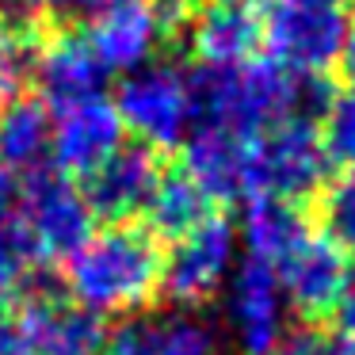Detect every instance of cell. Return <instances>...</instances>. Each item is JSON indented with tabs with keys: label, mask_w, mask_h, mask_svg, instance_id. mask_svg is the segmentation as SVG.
Listing matches in <instances>:
<instances>
[{
	"label": "cell",
	"mask_w": 355,
	"mask_h": 355,
	"mask_svg": "<svg viewBox=\"0 0 355 355\" xmlns=\"http://www.w3.org/2000/svg\"><path fill=\"white\" fill-rule=\"evenodd\" d=\"M161 241L138 222L92 233L65 260V294L96 317H134L161 298Z\"/></svg>",
	"instance_id": "6da1fadb"
},
{
	"label": "cell",
	"mask_w": 355,
	"mask_h": 355,
	"mask_svg": "<svg viewBox=\"0 0 355 355\" xmlns=\"http://www.w3.org/2000/svg\"><path fill=\"white\" fill-rule=\"evenodd\" d=\"M184 80L191 126H214L245 138L294 115L302 96V77L256 54L237 65H187Z\"/></svg>",
	"instance_id": "7a4b0ae2"
},
{
	"label": "cell",
	"mask_w": 355,
	"mask_h": 355,
	"mask_svg": "<svg viewBox=\"0 0 355 355\" xmlns=\"http://www.w3.org/2000/svg\"><path fill=\"white\" fill-rule=\"evenodd\" d=\"M347 31V0H263L260 46L294 77H340Z\"/></svg>",
	"instance_id": "3957f363"
},
{
	"label": "cell",
	"mask_w": 355,
	"mask_h": 355,
	"mask_svg": "<svg viewBox=\"0 0 355 355\" xmlns=\"http://www.w3.org/2000/svg\"><path fill=\"white\" fill-rule=\"evenodd\" d=\"M329 153L321 141V123L309 115H286L256 134V168L260 195H275L286 202H309L321 184L332 176Z\"/></svg>",
	"instance_id": "277c9868"
},
{
	"label": "cell",
	"mask_w": 355,
	"mask_h": 355,
	"mask_svg": "<svg viewBox=\"0 0 355 355\" xmlns=\"http://www.w3.org/2000/svg\"><path fill=\"white\" fill-rule=\"evenodd\" d=\"M115 111L123 126L138 141H146L157 153H168L187 138L191 107H187V80L176 62L141 65L126 73L115 92Z\"/></svg>",
	"instance_id": "5b68a950"
},
{
	"label": "cell",
	"mask_w": 355,
	"mask_h": 355,
	"mask_svg": "<svg viewBox=\"0 0 355 355\" xmlns=\"http://www.w3.org/2000/svg\"><path fill=\"white\" fill-rule=\"evenodd\" d=\"M19 218L35 237L39 252L50 260H69L92 237L96 222L73 176L58 172L54 164L27 172V180L19 184Z\"/></svg>",
	"instance_id": "8992f818"
},
{
	"label": "cell",
	"mask_w": 355,
	"mask_h": 355,
	"mask_svg": "<svg viewBox=\"0 0 355 355\" xmlns=\"http://www.w3.org/2000/svg\"><path fill=\"white\" fill-rule=\"evenodd\" d=\"M263 0H191L180 39V62L237 65L260 50Z\"/></svg>",
	"instance_id": "52a82bcc"
},
{
	"label": "cell",
	"mask_w": 355,
	"mask_h": 355,
	"mask_svg": "<svg viewBox=\"0 0 355 355\" xmlns=\"http://www.w3.org/2000/svg\"><path fill=\"white\" fill-rule=\"evenodd\" d=\"M233 263V222L225 210H214L199 230L172 241L161 271V298L180 309H202L218 294Z\"/></svg>",
	"instance_id": "ba28073f"
},
{
	"label": "cell",
	"mask_w": 355,
	"mask_h": 355,
	"mask_svg": "<svg viewBox=\"0 0 355 355\" xmlns=\"http://www.w3.org/2000/svg\"><path fill=\"white\" fill-rule=\"evenodd\" d=\"M161 176V153L149 149L146 141H126L103 164H96L88 176H80V195H85L92 218H103L107 225H123L146 214Z\"/></svg>",
	"instance_id": "9c48e42d"
},
{
	"label": "cell",
	"mask_w": 355,
	"mask_h": 355,
	"mask_svg": "<svg viewBox=\"0 0 355 355\" xmlns=\"http://www.w3.org/2000/svg\"><path fill=\"white\" fill-rule=\"evenodd\" d=\"M184 168L195 176V184L218 202H248L260 195V168H256V138L214 126H195L191 138H184Z\"/></svg>",
	"instance_id": "30bf717a"
},
{
	"label": "cell",
	"mask_w": 355,
	"mask_h": 355,
	"mask_svg": "<svg viewBox=\"0 0 355 355\" xmlns=\"http://www.w3.org/2000/svg\"><path fill=\"white\" fill-rule=\"evenodd\" d=\"M302 321H332L347 286V256L321 233H306L279 263H271Z\"/></svg>",
	"instance_id": "8fae6325"
},
{
	"label": "cell",
	"mask_w": 355,
	"mask_h": 355,
	"mask_svg": "<svg viewBox=\"0 0 355 355\" xmlns=\"http://www.w3.org/2000/svg\"><path fill=\"white\" fill-rule=\"evenodd\" d=\"M107 355H222V332L199 309H146L107 336Z\"/></svg>",
	"instance_id": "7c38bea8"
},
{
	"label": "cell",
	"mask_w": 355,
	"mask_h": 355,
	"mask_svg": "<svg viewBox=\"0 0 355 355\" xmlns=\"http://www.w3.org/2000/svg\"><path fill=\"white\" fill-rule=\"evenodd\" d=\"M123 119L107 96H88L80 103L58 107L50 164L65 176H88L123 146Z\"/></svg>",
	"instance_id": "4fadbf2b"
},
{
	"label": "cell",
	"mask_w": 355,
	"mask_h": 355,
	"mask_svg": "<svg viewBox=\"0 0 355 355\" xmlns=\"http://www.w3.org/2000/svg\"><path fill=\"white\" fill-rule=\"evenodd\" d=\"M103 80H107V69L85 35L69 31V27L46 31L39 50V73H35V85H39L46 107L58 111L88 100V96H103Z\"/></svg>",
	"instance_id": "5bb4252c"
},
{
	"label": "cell",
	"mask_w": 355,
	"mask_h": 355,
	"mask_svg": "<svg viewBox=\"0 0 355 355\" xmlns=\"http://www.w3.org/2000/svg\"><path fill=\"white\" fill-rule=\"evenodd\" d=\"M230 324L241 355H271L279 332V275L268 260L248 252L230 286Z\"/></svg>",
	"instance_id": "9a60e30c"
},
{
	"label": "cell",
	"mask_w": 355,
	"mask_h": 355,
	"mask_svg": "<svg viewBox=\"0 0 355 355\" xmlns=\"http://www.w3.org/2000/svg\"><path fill=\"white\" fill-rule=\"evenodd\" d=\"M16 313L24 324L27 355H103L107 347L103 317L80 309L77 302H35L16 306Z\"/></svg>",
	"instance_id": "2e32d148"
},
{
	"label": "cell",
	"mask_w": 355,
	"mask_h": 355,
	"mask_svg": "<svg viewBox=\"0 0 355 355\" xmlns=\"http://www.w3.org/2000/svg\"><path fill=\"white\" fill-rule=\"evenodd\" d=\"M214 210H222V207L195 184V176L184 164H176V168H164L161 184H157L153 199L146 207V222L141 225L157 241H180L191 230H199Z\"/></svg>",
	"instance_id": "e0dca14e"
},
{
	"label": "cell",
	"mask_w": 355,
	"mask_h": 355,
	"mask_svg": "<svg viewBox=\"0 0 355 355\" xmlns=\"http://www.w3.org/2000/svg\"><path fill=\"white\" fill-rule=\"evenodd\" d=\"M50 141H54V115L42 100L19 96L0 111V168L35 172L50 164Z\"/></svg>",
	"instance_id": "ac0fdd59"
},
{
	"label": "cell",
	"mask_w": 355,
	"mask_h": 355,
	"mask_svg": "<svg viewBox=\"0 0 355 355\" xmlns=\"http://www.w3.org/2000/svg\"><path fill=\"white\" fill-rule=\"evenodd\" d=\"M245 237L248 252L260 256L268 263H279L306 233H313V218H309L306 202H286L275 195H256L245 202Z\"/></svg>",
	"instance_id": "d6986e66"
},
{
	"label": "cell",
	"mask_w": 355,
	"mask_h": 355,
	"mask_svg": "<svg viewBox=\"0 0 355 355\" xmlns=\"http://www.w3.org/2000/svg\"><path fill=\"white\" fill-rule=\"evenodd\" d=\"M313 230L344 256H355V164L321 184V191L306 202Z\"/></svg>",
	"instance_id": "ffe728a7"
},
{
	"label": "cell",
	"mask_w": 355,
	"mask_h": 355,
	"mask_svg": "<svg viewBox=\"0 0 355 355\" xmlns=\"http://www.w3.org/2000/svg\"><path fill=\"white\" fill-rule=\"evenodd\" d=\"M42 252L35 245V237L27 233L24 218L0 225V306L16 302L24 283L31 279V271L39 268Z\"/></svg>",
	"instance_id": "44dd1931"
},
{
	"label": "cell",
	"mask_w": 355,
	"mask_h": 355,
	"mask_svg": "<svg viewBox=\"0 0 355 355\" xmlns=\"http://www.w3.org/2000/svg\"><path fill=\"white\" fill-rule=\"evenodd\" d=\"M271 355H355V336L332 321H298L279 332Z\"/></svg>",
	"instance_id": "7402d4cb"
},
{
	"label": "cell",
	"mask_w": 355,
	"mask_h": 355,
	"mask_svg": "<svg viewBox=\"0 0 355 355\" xmlns=\"http://www.w3.org/2000/svg\"><path fill=\"white\" fill-rule=\"evenodd\" d=\"M321 141L329 161L352 168L355 164V85L352 80H340L336 92H332L329 107L321 115Z\"/></svg>",
	"instance_id": "603a6c76"
},
{
	"label": "cell",
	"mask_w": 355,
	"mask_h": 355,
	"mask_svg": "<svg viewBox=\"0 0 355 355\" xmlns=\"http://www.w3.org/2000/svg\"><path fill=\"white\" fill-rule=\"evenodd\" d=\"M42 39H0V103H12L35 85Z\"/></svg>",
	"instance_id": "cb8c5ba5"
},
{
	"label": "cell",
	"mask_w": 355,
	"mask_h": 355,
	"mask_svg": "<svg viewBox=\"0 0 355 355\" xmlns=\"http://www.w3.org/2000/svg\"><path fill=\"white\" fill-rule=\"evenodd\" d=\"M50 16L42 0H0V39H46Z\"/></svg>",
	"instance_id": "d4e9b609"
},
{
	"label": "cell",
	"mask_w": 355,
	"mask_h": 355,
	"mask_svg": "<svg viewBox=\"0 0 355 355\" xmlns=\"http://www.w3.org/2000/svg\"><path fill=\"white\" fill-rule=\"evenodd\" d=\"M111 0H42V8L50 16V27H69V24H80V19H92Z\"/></svg>",
	"instance_id": "484cf974"
},
{
	"label": "cell",
	"mask_w": 355,
	"mask_h": 355,
	"mask_svg": "<svg viewBox=\"0 0 355 355\" xmlns=\"http://www.w3.org/2000/svg\"><path fill=\"white\" fill-rule=\"evenodd\" d=\"M0 355H27L19 313L16 309H4V306H0Z\"/></svg>",
	"instance_id": "4316f807"
},
{
	"label": "cell",
	"mask_w": 355,
	"mask_h": 355,
	"mask_svg": "<svg viewBox=\"0 0 355 355\" xmlns=\"http://www.w3.org/2000/svg\"><path fill=\"white\" fill-rule=\"evenodd\" d=\"M19 218V176L8 168H0V225H8Z\"/></svg>",
	"instance_id": "83f0119b"
},
{
	"label": "cell",
	"mask_w": 355,
	"mask_h": 355,
	"mask_svg": "<svg viewBox=\"0 0 355 355\" xmlns=\"http://www.w3.org/2000/svg\"><path fill=\"white\" fill-rule=\"evenodd\" d=\"M340 329H347L355 336V271H347V286H344V298H340Z\"/></svg>",
	"instance_id": "f1b7e54d"
},
{
	"label": "cell",
	"mask_w": 355,
	"mask_h": 355,
	"mask_svg": "<svg viewBox=\"0 0 355 355\" xmlns=\"http://www.w3.org/2000/svg\"><path fill=\"white\" fill-rule=\"evenodd\" d=\"M340 77L355 85V4H352V31H347V46H344V58H340Z\"/></svg>",
	"instance_id": "f546056e"
}]
</instances>
